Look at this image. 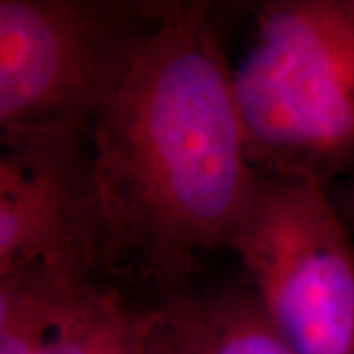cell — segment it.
Instances as JSON below:
<instances>
[{"label": "cell", "instance_id": "obj_1", "mask_svg": "<svg viewBox=\"0 0 354 354\" xmlns=\"http://www.w3.org/2000/svg\"><path fill=\"white\" fill-rule=\"evenodd\" d=\"M104 278L162 305L227 246L256 169L209 2L167 0L120 91L93 122Z\"/></svg>", "mask_w": 354, "mask_h": 354}, {"label": "cell", "instance_id": "obj_2", "mask_svg": "<svg viewBox=\"0 0 354 354\" xmlns=\"http://www.w3.org/2000/svg\"><path fill=\"white\" fill-rule=\"evenodd\" d=\"M232 88L254 169L354 176V0L264 2Z\"/></svg>", "mask_w": 354, "mask_h": 354}, {"label": "cell", "instance_id": "obj_3", "mask_svg": "<svg viewBox=\"0 0 354 354\" xmlns=\"http://www.w3.org/2000/svg\"><path fill=\"white\" fill-rule=\"evenodd\" d=\"M167 0H0V132L93 128Z\"/></svg>", "mask_w": 354, "mask_h": 354}, {"label": "cell", "instance_id": "obj_4", "mask_svg": "<svg viewBox=\"0 0 354 354\" xmlns=\"http://www.w3.org/2000/svg\"><path fill=\"white\" fill-rule=\"evenodd\" d=\"M228 248L297 354H354V242L327 185L258 171Z\"/></svg>", "mask_w": 354, "mask_h": 354}, {"label": "cell", "instance_id": "obj_5", "mask_svg": "<svg viewBox=\"0 0 354 354\" xmlns=\"http://www.w3.org/2000/svg\"><path fill=\"white\" fill-rule=\"evenodd\" d=\"M91 130L0 132V278L28 270L104 278L106 227Z\"/></svg>", "mask_w": 354, "mask_h": 354}, {"label": "cell", "instance_id": "obj_6", "mask_svg": "<svg viewBox=\"0 0 354 354\" xmlns=\"http://www.w3.org/2000/svg\"><path fill=\"white\" fill-rule=\"evenodd\" d=\"M99 281L55 270L0 278V354H38L69 305Z\"/></svg>", "mask_w": 354, "mask_h": 354}, {"label": "cell", "instance_id": "obj_7", "mask_svg": "<svg viewBox=\"0 0 354 354\" xmlns=\"http://www.w3.org/2000/svg\"><path fill=\"white\" fill-rule=\"evenodd\" d=\"M193 311L201 354H297L252 290L193 291Z\"/></svg>", "mask_w": 354, "mask_h": 354}, {"label": "cell", "instance_id": "obj_8", "mask_svg": "<svg viewBox=\"0 0 354 354\" xmlns=\"http://www.w3.org/2000/svg\"><path fill=\"white\" fill-rule=\"evenodd\" d=\"M122 293L102 281L91 286L59 317L38 354H99Z\"/></svg>", "mask_w": 354, "mask_h": 354}, {"label": "cell", "instance_id": "obj_9", "mask_svg": "<svg viewBox=\"0 0 354 354\" xmlns=\"http://www.w3.org/2000/svg\"><path fill=\"white\" fill-rule=\"evenodd\" d=\"M158 317L160 305H142L124 291L99 354H148Z\"/></svg>", "mask_w": 354, "mask_h": 354}, {"label": "cell", "instance_id": "obj_10", "mask_svg": "<svg viewBox=\"0 0 354 354\" xmlns=\"http://www.w3.org/2000/svg\"><path fill=\"white\" fill-rule=\"evenodd\" d=\"M148 354H201L193 311V291L169 297L160 305Z\"/></svg>", "mask_w": 354, "mask_h": 354}, {"label": "cell", "instance_id": "obj_11", "mask_svg": "<svg viewBox=\"0 0 354 354\" xmlns=\"http://www.w3.org/2000/svg\"><path fill=\"white\" fill-rule=\"evenodd\" d=\"M327 189L344 225L351 228V232L354 234V176L330 183Z\"/></svg>", "mask_w": 354, "mask_h": 354}]
</instances>
